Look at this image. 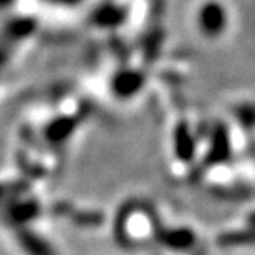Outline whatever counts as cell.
I'll list each match as a JSON object with an SVG mask.
<instances>
[{
  "label": "cell",
  "instance_id": "7a4b0ae2",
  "mask_svg": "<svg viewBox=\"0 0 255 255\" xmlns=\"http://www.w3.org/2000/svg\"><path fill=\"white\" fill-rule=\"evenodd\" d=\"M47 2H52L57 5H75V3H78L80 0H47Z\"/></svg>",
  "mask_w": 255,
  "mask_h": 255
},
{
  "label": "cell",
  "instance_id": "6da1fadb",
  "mask_svg": "<svg viewBox=\"0 0 255 255\" xmlns=\"http://www.w3.org/2000/svg\"><path fill=\"white\" fill-rule=\"evenodd\" d=\"M201 28L207 35H217L222 32L224 25H226V17H224V10L221 5L216 2L206 5L201 10Z\"/></svg>",
  "mask_w": 255,
  "mask_h": 255
}]
</instances>
